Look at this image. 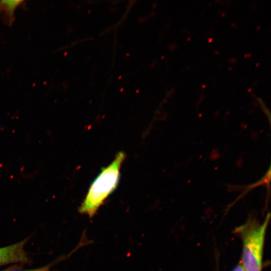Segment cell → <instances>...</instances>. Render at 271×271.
I'll return each mask as SVG.
<instances>
[{
    "mask_svg": "<svg viewBox=\"0 0 271 271\" xmlns=\"http://www.w3.org/2000/svg\"><path fill=\"white\" fill-rule=\"evenodd\" d=\"M270 218L268 213L262 223L250 219L235 229L242 242L241 264L245 271H262L265 236Z\"/></svg>",
    "mask_w": 271,
    "mask_h": 271,
    "instance_id": "obj_2",
    "label": "cell"
},
{
    "mask_svg": "<svg viewBox=\"0 0 271 271\" xmlns=\"http://www.w3.org/2000/svg\"><path fill=\"white\" fill-rule=\"evenodd\" d=\"M15 271H51V265L49 264L40 268L29 269V270H15Z\"/></svg>",
    "mask_w": 271,
    "mask_h": 271,
    "instance_id": "obj_4",
    "label": "cell"
},
{
    "mask_svg": "<svg viewBox=\"0 0 271 271\" xmlns=\"http://www.w3.org/2000/svg\"><path fill=\"white\" fill-rule=\"evenodd\" d=\"M232 271H245L241 264L237 265Z\"/></svg>",
    "mask_w": 271,
    "mask_h": 271,
    "instance_id": "obj_5",
    "label": "cell"
},
{
    "mask_svg": "<svg viewBox=\"0 0 271 271\" xmlns=\"http://www.w3.org/2000/svg\"><path fill=\"white\" fill-rule=\"evenodd\" d=\"M25 239L15 244L0 248V266L12 263H26L30 261L25 250Z\"/></svg>",
    "mask_w": 271,
    "mask_h": 271,
    "instance_id": "obj_3",
    "label": "cell"
},
{
    "mask_svg": "<svg viewBox=\"0 0 271 271\" xmlns=\"http://www.w3.org/2000/svg\"><path fill=\"white\" fill-rule=\"evenodd\" d=\"M125 158L118 152L113 161L101 171L91 184L86 196L79 208L81 214L92 218L106 199L116 189L120 179V170Z\"/></svg>",
    "mask_w": 271,
    "mask_h": 271,
    "instance_id": "obj_1",
    "label": "cell"
}]
</instances>
